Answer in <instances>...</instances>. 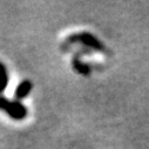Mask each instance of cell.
Listing matches in <instances>:
<instances>
[{
    "label": "cell",
    "mask_w": 149,
    "mask_h": 149,
    "mask_svg": "<svg viewBox=\"0 0 149 149\" xmlns=\"http://www.w3.org/2000/svg\"><path fill=\"white\" fill-rule=\"evenodd\" d=\"M0 110H4L13 120H24L27 116V108L20 101H11L3 95H0Z\"/></svg>",
    "instance_id": "6da1fadb"
},
{
    "label": "cell",
    "mask_w": 149,
    "mask_h": 149,
    "mask_svg": "<svg viewBox=\"0 0 149 149\" xmlns=\"http://www.w3.org/2000/svg\"><path fill=\"white\" fill-rule=\"evenodd\" d=\"M69 41H79L88 47H92V48H95V49H102V46L101 44L94 38V36L89 33H79V34H74L69 38Z\"/></svg>",
    "instance_id": "7a4b0ae2"
},
{
    "label": "cell",
    "mask_w": 149,
    "mask_h": 149,
    "mask_svg": "<svg viewBox=\"0 0 149 149\" xmlns=\"http://www.w3.org/2000/svg\"><path fill=\"white\" fill-rule=\"evenodd\" d=\"M31 91H32V82L29 80H24L18 85L15 93H14V96L18 101H20V100L25 99L31 93Z\"/></svg>",
    "instance_id": "3957f363"
},
{
    "label": "cell",
    "mask_w": 149,
    "mask_h": 149,
    "mask_svg": "<svg viewBox=\"0 0 149 149\" xmlns=\"http://www.w3.org/2000/svg\"><path fill=\"white\" fill-rule=\"evenodd\" d=\"M8 85V74H7V69L5 67V65L0 61V95L1 93L6 89Z\"/></svg>",
    "instance_id": "277c9868"
},
{
    "label": "cell",
    "mask_w": 149,
    "mask_h": 149,
    "mask_svg": "<svg viewBox=\"0 0 149 149\" xmlns=\"http://www.w3.org/2000/svg\"><path fill=\"white\" fill-rule=\"evenodd\" d=\"M73 65H74V68H75L79 73H81V74H88V72H89L88 66L85 65V63H82L78 58H74L73 59Z\"/></svg>",
    "instance_id": "5b68a950"
}]
</instances>
